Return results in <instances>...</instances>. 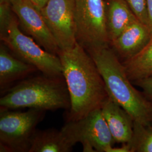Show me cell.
<instances>
[{
    "instance_id": "obj_1",
    "label": "cell",
    "mask_w": 152,
    "mask_h": 152,
    "mask_svg": "<svg viewBox=\"0 0 152 152\" xmlns=\"http://www.w3.org/2000/svg\"><path fill=\"white\" fill-rule=\"evenodd\" d=\"M58 55L70 97L68 121L82 118L101 108L108 97L103 79L91 55L78 43Z\"/></svg>"
},
{
    "instance_id": "obj_2",
    "label": "cell",
    "mask_w": 152,
    "mask_h": 152,
    "mask_svg": "<svg viewBox=\"0 0 152 152\" xmlns=\"http://www.w3.org/2000/svg\"><path fill=\"white\" fill-rule=\"evenodd\" d=\"M103 79L109 98L130 114L134 121L152 124V102L134 86L124 66L109 46L88 51Z\"/></svg>"
},
{
    "instance_id": "obj_3",
    "label": "cell",
    "mask_w": 152,
    "mask_h": 152,
    "mask_svg": "<svg viewBox=\"0 0 152 152\" xmlns=\"http://www.w3.org/2000/svg\"><path fill=\"white\" fill-rule=\"evenodd\" d=\"M70 97L63 76L43 75L25 78L0 99L2 108L16 110L29 108L42 110L69 109Z\"/></svg>"
},
{
    "instance_id": "obj_4",
    "label": "cell",
    "mask_w": 152,
    "mask_h": 152,
    "mask_svg": "<svg viewBox=\"0 0 152 152\" xmlns=\"http://www.w3.org/2000/svg\"><path fill=\"white\" fill-rule=\"evenodd\" d=\"M0 38L17 58L33 65L43 75L63 76L59 56L46 51L32 37L23 32L12 10L0 12Z\"/></svg>"
},
{
    "instance_id": "obj_5",
    "label": "cell",
    "mask_w": 152,
    "mask_h": 152,
    "mask_svg": "<svg viewBox=\"0 0 152 152\" xmlns=\"http://www.w3.org/2000/svg\"><path fill=\"white\" fill-rule=\"evenodd\" d=\"M75 20L77 42L87 52L110 46L103 0H75Z\"/></svg>"
},
{
    "instance_id": "obj_6",
    "label": "cell",
    "mask_w": 152,
    "mask_h": 152,
    "mask_svg": "<svg viewBox=\"0 0 152 152\" xmlns=\"http://www.w3.org/2000/svg\"><path fill=\"white\" fill-rule=\"evenodd\" d=\"M45 111L29 109L26 112L0 110V152H29L36 126Z\"/></svg>"
},
{
    "instance_id": "obj_7",
    "label": "cell",
    "mask_w": 152,
    "mask_h": 152,
    "mask_svg": "<svg viewBox=\"0 0 152 152\" xmlns=\"http://www.w3.org/2000/svg\"><path fill=\"white\" fill-rule=\"evenodd\" d=\"M61 131L73 146L77 142L90 144L96 152H109L115 142L101 108L80 120L68 121Z\"/></svg>"
},
{
    "instance_id": "obj_8",
    "label": "cell",
    "mask_w": 152,
    "mask_h": 152,
    "mask_svg": "<svg viewBox=\"0 0 152 152\" xmlns=\"http://www.w3.org/2000/svg\"><path fill=\"white\" fill-rule=\"evenodd\" d=\"M41 10L60 50L73 48L77 43L75 0H49Z\"/></svg>"
},
{
    "instance_id": "obj_9",
    "label": "cell",
    "mask_w": 152,
    "mask_h": 152,
    "mask_svg": "<svg viewBox=\"0 0 152 152\" xmlns=\"http://www.w3.org/2000/svg\"><path fill=\"white\" fill-rule=\"evenodd\" d=\"M10 4L22 31L32 37L46 51L58 54L60 49L44 19L41 9L30 0H11Z\"/></svg>"
},
{
    "instance_id": "obj_10",
    "label": "cell",
    "mask_w": 152,
    "mask_h": 152,
    "mask_svg": "<svg viewBox=\"0 0 152 152\" xmlns=\"http://www.w3.org/2000/svg\"><path fill=\"white\" fill-rule=\"evenodd\" d=\"M152 37L146 24L137 20L131 24L110 44L121 62L129 60L139 54Z\"/></svg>"
},
{
    "instance_id": "obj_11",
    "label": "cell",
    "mask_w": 152,
    "mask_h": 152,
    "mask_svg": "<svg viewBox=\"0 0 152 152\" xmlns=\"http://www.w3.org/2000/svg\"><path fill=\"white\" fill-rule=\"evenodd\" d=\"M101 110L115 142L122 144L129 142L134 121L130 114L109 97L104 102Z\"/></svg>"
},
{
    "instance_id": "obj_12",
    "label": "cell",
    "mask_w": 152,
    "mask_h": 152,
    "mask_svg": "<svg viewBox=\"0 0 152 152\" xmlns=\"http://www.w3.org/2000/svg\"><path fill=\"white\" fill-rule=\"evenodd\" d=\"M38 71L33 65L17 58L5 44L0 46V88L7 90L11 83L23 80Z\"/></svg>"
},
{
    "instance_id": "obj_13",
    "label": "cell",
    "mask_w": 152,
    "mask_h": 152,
    "mask_svg": "<svg viewBox=\"0 0 152 152\" xmlns=\"http://www.w3.org/2000/svg\"><path fill=\"white\" fill-rule=\"evenodd\" d=\"M105 7L107 27L110 44L138 19L125 0H108Z\"/></svg>"
},
{
    "instance_id": "obj_14",
    "label": "cell",
    "mask_w": 152,
    "mask_h": 152,
    "mask_svg": "<svg viewBox=\"0 0 152 152\" xmlns=\"http://www.w3.org/2000/svg\"><path fill=\"white\" fill-rule=\"evenodd\" d=\"M73 147L61 130H36L31 139L28 152H69Z\"/></svg>"
},
{
    "instance_id": "obj_15",
    "label": "cell",
    "mask_w": 152,
    "mask_h": 152,
    "mask_svg": "<svg viewBox=\"0 0 152 152\" xmlns=\"http://www.w3.org/2000/svg\"><path fill=\"white\" fill-rule=\"evenodd\" d=\"M122 63L132 82L152 77V37L139 54Z\"/></svg>"
},
{
    "instance_id": "obj_16",
    "label": "cell",
    "mask_w": 152,
    "mask_h": 152,
    "mask_svg": "<svg viewBox=\"0 0 152 152\" xmlns=\"http://www.w3.org/2000/svg\"><path fill=\"white\" fill-rule=\"evenodd\" d=\"M131 152H152V124L148 125L134 121Z\"/></svg>"
},
{
    "instance_id": "obj_17",
    "label": "cell",
    "mask_w": 152,
    "mask_h": 152,
    "mask_svg": "<svg viewBox=\"0 0 152 152\" xmlns=\"http://www.w3.org/2000/svg\"><path fill=\"white\" fill-rule=\"evenodd\" d=\"M137 18L148 26L147 0H125Z\"/></svg>"
},
{
    "instance_id": "obj_18",
    "label": "cell",
    "mask_w": 152,
    "mask_h": 152,
    "mask_svg": "<svg viewBox=\"0 0 152 152\" xmlns=\"http://www.w3.org/2000/svg\"><path fill=\"white\" fill-rule=\"evenodd\" d=\"M141 88L142 92L149 100L152 102V77L132 82Z\"/></svg>"
},
{
    "instance_id": "obj_19",
    "label": "cell",
    "mask_w": 152,
    "mask_h": 152,
    "mask_svg": "<svg viewBox=\"0 0 152 152\" xmlns=\"http://www.w3.org/2000/svg\"><path fill=\"white\" fill-rule=\"evenodd\" d=\"M147 12H148V27L152 33V0H147Z\"/></svg>"
},
{
    "instance_id": "obj_20",
    "label": "cell",
    "mask_w": 152,
    "mask_h": 152,
    "mask_svg": "<svg viewBox=\"0 0 152 152\" xmlns=\"http://www.w3.org/2000/svg\"><path fill=\"white\" fill-rule=\"evenodd\" d=\"M109 152H131V146L130 144L126 143L122 144V145L120 147H111Z\"/></svg>"
},
{
    "instance_id": "obj_21",
    "label": "cell",
    "mask_w": 152,
    "mask_h": 152,
    "mask_svg": "<svg viewBox=\"0 0 152 152\" xmlns=\"http://www.w3.org/2000/svg\"><path fill=\"white\" fill-rule=\"evenodd\" d=\"M34 5L36 6L38 9H41L43 8L49 0H30Z\"/></svg>"
},
{
    "instance_id": "obj_22",
    "label": "cell",
    "mask_w": 152,
    "mask_h": 152,
    "mask_svg": "<svg viewBox=\"0 0 152 152\" xmlns=\"http://www.w3.org/2000/svg\"><path fill=\"white\" fill-rule=\"evenodd\" d=\"M11 0H0V4L6 3V4H10Z\"/></svg>"
}]
</instances>
